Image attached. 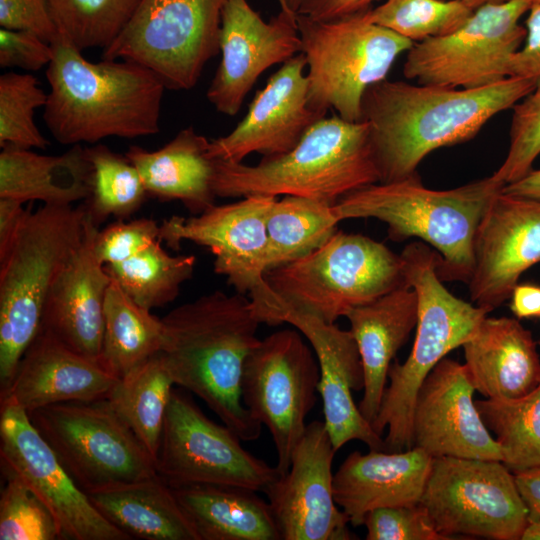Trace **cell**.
<instances>
[{
  "label": "cell",
  "instance_id": "obj_8",
  "mask_svg": "<svg viewBox=\"0 0 540 540\" xmlns=\"http://www.w3.org/2000/svg\"><path fill=\"white\" fill-rule=\"evenodd\" d=\"M283 315L296 312L326 323L408 285L400 254L361 234L337 230L310 254L265 274Z\"/></svg>",
  "mask_w": 540,
  "mask_h": 540
},
{
  "label": "cell",
  "instance_id": "obj_42",
  "mask_svg": "<svg viewBox=\"0 0 540 540\" xmlns=\"http://www.w3.org/2000/svg\"><path fill=\"white\" fill-rule=\"evenodd\" d=\"M3 476L0 540L61 539L55 518L39 498L17 477Z\"/></svg>",
  "mask_w": 540,
  "mask_h": 540
},
{
  "label": "cell",
  "instance_id": "obj_50",
  "mask_svg": "<svg viewBox=\"0 0 540 540\" xmlns=\"http://www.w3.org/2000/svg\"><path fill=\"white\" fill-rule=\"evenodd\" d=\"M22 202L0 197V258L12 245L22 223L30 209H25Z\"/></svg>",
  "mask_w": 540,
  "mask_h": 540
},
{
  "label": "cell",
  "instance_id": "obj_2",
  "mask_svg": "<svg viewBox=\"0 0 540 540\" xmlns=\"http://www.w3.org/2000/svg\"><path fill=\"white\" fill-rule=\"evenodd\" d=\"M158 353L174 384L195 394L242 441L257 440L262 425L242 401L245 361L259 343L248 296L216 290L161 318Z\"/></svg>",
  "mask_w": 540,
  "mask_h": 540
},
{
  "label": "cell",
  "instance_id": "obj_1",
  "mask_svg": "<svg viewBox=\"0 0 540 540\" xmlns=\"http://www.w3.org/2000/svg\"><path fill=\"white\" fill-rule=\"evenodd\" d=\"M535 86L519 77L472 89L386 79L373 84L364 93L361 120L369 125L380 182L418 174L430 152L473 139L492 117L512 108Z\"/></svg>",
  "mask_w": 540,
  "mask_h": 540
},
{
  "label": "cell",
  "instance_id": "obj_51",
  "mask_svg": "<svg viewBox=\"0 0 540 540\" xmlns=\"http://www.w3.org/2000/svg\"><path fill=\"white\" fill-rule=\"evenodd\" d=\"M513 474L529 519H540V465Z\"/></svg>",
  "mask_w": 540,
  "mask_h": 540
},
{
  "label": "cell",
  "instance_id": "obj_55",
  "mask_svg": "<svg viewBox=\"0 0 540 540\" xmlns=\"http://www.w3.org/2000/svg\"><path fill=\"white\" fill-rule=\"evenodd\" d=\"M454 1H457L474 11L485 5L499 4V3L506 2L508 0H454Z\"/></svg>",
  "mask_w": 540,
  "mask_h": 540
},
{
  "label": "cell",
  "instance_id": "obj_41",
  "mask_svg": "<svg viewBox=\"0 0 540 540\" xmlns=\"http://www.w3.org/2000/svg\"><path fill=\"white\" fill-rule=\"evenodd\" d=\"M48 93L31 74L7 72L0 76V147L46 149L49 141L34 122V111L44 107Z\"/></svg>",
  "mask_w": 540,
  "mask_h": 540
},
{
  "label": "cell",
  "instance_id": "obj_11",
  "mask_svg": "<svg viewBox=\"0 0 540 540\" xmlns=\"http://www.w3.org/2000/svg\"><path fill=\"white\" fill-rule=\"evenodd\" d=\"M227 0H141L103 59L127 60L154 72L165 87L193 88L219 52Z\"/></svg>",
  "mask_w": 540,
  "mask_h": 540
},
{
  "label": "cell",
  "instance_id": "obj_13",
  "mask_svg": "<svg viewBox=\"0 0 540 540\" xmlns=\"http://www.w3.org/2000/svg\"><path fill=\"white\" fill-rule=\"evenodd\" d=\"M277 197L253 195L213 205L198 215H173L160 224L159 238L178 250L184 241L208 248L214 272L237 293L247 295L260 323L277 326L279 303L268 285L266 215Z\"/></svg>",
  "mask_w": 540,
  "mask_h": 540
},
{
  "label": "cell",
  "instance_id": "obj_31",
  "mask_svg": "<svg viewBox=\"0 0 540 540\" xmlns=\"http://www.w3.org/2000/svg\"><path fill=\"white\" fill-rule=\"evenodd\" d=\"M86 494L98 512L130 539L199 540L172 488L159 476Z\"/></svg>",
  "mask_w": 540,
  "mask_h": 540
},
{
  "label": "cell",
  "instance_id": "obj_27",
  "mask_svg": "<svg viewBox=\"0 0 540 540\" xmlns=\"http://www.w3.org/2000/svg\"><path fill=\"white\" fill-rule=\"evenodd\" d=\"M461 347L469 378L486 398H519L540 385L537 342L517 318L486 315Z\"/></svg>",
  "mask_w": 540,
  "mask_h": 540
},
{
  "label": "cell",
  "instance_id": "obj_38",
  "mask_svg": "<svg viewBox=\"0 0 540 540\" xmlns=\"http://www.w3.org/2000/svg\"><path fill=\"white\" fill-rule=\"evenodd\" d=\"M91 165L90 192L83 208L97 227L113 216L125 220L147 195L139 171L126 157L103 144L85 147Z\"/></svg>",
  "mask_w": 540,
  "mask_h": 540
},
{
  "label": "cell",
  "instance_id": "obj_33",
  "mask_svg": "<svg viewBox=\"0 0 540 540\" xmlns=\"http://www.w3.org/2000/svg\"><path fill=\"white\" fill-rule=\"evenodd\" d=\"M162 339L161 318L137 304L112 280L104 304L101 366L121 378L156 356Z\"/></svg>",
  "mask_w": 540,
  "mask_h": 540
},
{
  "label": "cell",
  "instance_id": "obj_28",
  "mask_svg": "<svg viewBox=\"0 0 540 540\" xmlns=\"http://www.w3.org/2000/svg\"><path fill=\"white\" fill-rule=\"evenodd\" d=\"M364 371L359 410L371 423L378 412L392 361L417 325L418 301L409 285L349 311L345 316Z\"/></svg>",
  "mask_w": 540,
  "mask_h": 540
},
{
  "label": "cell",
  "instance_id": "obj_19",
  "mask_svg": "<svg viewBox=\"0 0 540 540\" xmlns=\"http://www.w3.org/2000/svg\"><path fill=\"white\" fill-rule=\"evenodd\" d=\"M297 14L265 21L247 0H227L221 14V61L207 90L215 109L235 116L259 76L301 52Z\"/></svg>",
  "mask_w": 540,
  "mask_h": 540
},
{
  "label": "cell",
  "instance_id": "obj_5",
  "mask_svg": "<svg viewBox=\"0 0 540 540\" xmlns=\"http://www.w3.org/2000/svg\"><path fill=\"white\" fill-rule=\"evenodd\" d=\"M214 160L216 197L300 196L335 204L346 194L380 182L369 125L336 113L315 122L286 153L255 165Z\"/></svg>",
  "mask_w": 540,
  "mask_h": 540
},
{
  "label": "cell",
  "instance_id": "obj_54",
  "mask_svg": "<svg viewBox=\"0 0 540 540\" xmlns=\"http://www.w3.org/2000/svg\"><path fill=\"white\" fill-rule=\"evenodd\" d=\"M521 540H540V519H530Z\"/></svg>",
  "mask_w": 540,
  "mask_h": 540
},
{
  "label": "cell",
  "instance_id": "obj_21",
  "mask_svg": "<svg viewBox=\"0 0 540 540\" xmlns=\"http://www.w3.org/2000/svg\"><path fill=\"white\" fill-rule=\"evenodd\" d=\"M466 367L443 358L420 386L412 413V447L432 458L499 460V444L486 427L473 398Z\"/></svg>",
  "mask_w": 540,
  "mask_h": 540
},
{
  "label": "cell",
  "instance_id": "obj_23",
  "mask_svg": "<svg viewBox=\"0 0 540 540\" xmlns=\"http://www.w3.org/2000/svg\"><path fill=\"white\" fill-rule=\"evenodd\" d=\"M283 323L299 330L313 348L320 368L318 394L322 399L324 424L333 447L363 442L384 451L383 437L362 415L353 391L364 388V371L357 343L350 330L296 312L283 315Z\"/></svg>",
  "mask_w": 540,
  "mask_h": 540
},
{
  "label": "cell",
  "instance_id": "obj_29",
  "mask_svg": "<svg viewBox=\"0 0 540 540\" xmlns=\"http://www.w3.org/2000/svg\"><path fill=\"white\" fill-rule=\"evenodd\" d=\"M210 141L187 127L155 151L132 145L125 153L140 173L148 196L180 201L198 215L215 205Z\"/></svg>",
  "mask_w": 540,
  "mask_h": 540
},
{
  "label": "cell",
  "instance_id": "obj_17",
  "mask_svg": "<svg viewBox=\"0 0 540 540\" xmlns=\"http://www.w3.org/2000/svg\"><path fill=\"white\" fill-rule=\"evenodd\" d=\"M3 475L20 479L55 518L61 539L130 540L93 506L57 455L17 404L0 401Z\"/></svg>",
  "mask_w": 540,
  "mask_h": 540
},
{
  "label": "cell",
  "instance_id": "obj_43",
  "mask_svg": "<svg viewBox=\"0 0 540 540\" xmlns=\"http://www.w3.org/2000/svg\"><path fill=\"white\" fill-rule=\"evenodd\" d=\"M512 108L508 152L492 174L503 187L527 175L540 155V83Z\"/></svg>",
  "mask_w": 540,
  "mask_h": 540
},
{
  "label": "cell",
  "instance_id": "obj_45",
  "mask_svg": "<svg viewBox=\"0 0 540 540\" xmlns=\"http://www.w3.org/2000/svg\"><path fill=\"white\" fill-rule=\"evenodd\" d=\"M160 225L153 219L118 220L98 230L95 251L103 265L123 262L159 240Z\"/></svg>",
  "mask_w": 540,
  "mask_h": 540
},
{
  "label": "cell",
  "instance_id": "obj_57",
  "mask_svg": "<svg viewBox=\"0 0 540 540\" xmlns=\"http://www.w3.org/2000/svg\"><path fill=\"white\" fill-rule=\"evenodd\" d=\"M280 7H281V10L284 11V12H287V13H290V14H296L292 11L289 10L287 4H286V0H277Z\"/></svg>",
  "mask_w": 540,
  "mask_h": 540
},
{
  "label": "cell",
  "instance_id": "obj_16",
  "mask_svg": "<svg viewBox=\"0 0 540 540\" xmlns=\"http://www.w3.org/2000/svg\"><path fill=\"white\" fill-rule=\"evenodd\" d=\"M241 441L228 426L209 419L191 396L173 389L155 461L157 474L171 488L209 484L264 492L281 474Z\"/></svg>",
  "mask_w": 540,
  "mask_h": 540
},
{
  "label": "cell",
  "instance_id": "obj_47",
  "mask_svg": "<svg viewBox=\"0 0 540 540\" xmlns=\"http://www.w3.org/2000/svg\"><path fill=\"white\" fill-rule=\"evenodd\" d=\"M0 26L32 32L49 43L58 36L49 0H0Z\"/></svg>",
  "mask_w": 540,
  "mask_h": 540
},
{
  "label": "cell",
  "instance_id": "obj_37",
  "mask_svg": "<svg viewBox=\"0 0 540 540\" xmlns=\"http://www.w3.org/2000/svg\"><path fill=\"white\" fill-rule=\"evenodd\" d=\"M475 403L512 472L540 465V385L519 398H486Z\"/></svg>",
  "mask_w": 540,
  "mask_h": 540
},
{
  "label": "cell",
  "instance_id": "obj_24",
  "mask_svg": "<svg viewBox=\"0 0 540 540\" xmlns=\"http://www.w3.org/2000/svg\"><path fill=\"white\" fill-rule=\"evenodd\" d=\"M98 230L85 212L81 243L47 296L40 328L74 352L99 363L104 304L112 278L96 255Z\"/></svg>",
  "mask_w": 540,
  "mask_h": 540
},
{
  "label": "cell",
  "instance_id": "obj_9",
  "mask_svg": "<svg viewBox=\"0 0 540 540\" xmlns=\"http://www.w3.org/2000/svg\"><path fill=\"white\" fill-rule=\"evenodd\" d=\"M301 52L308 72V103L325 114L362 119L365 91L386 79L399 55L414 42L367 20L364 11L333 20L297 14Z\"/></svg>",
  "mask_w": 540,
  "mask_h": 540
},
{
  "label": "cell",
  "instance_id": "obj_34",
  "mask_svg": "<svg viewBox=\"0 0 540 540\" xmlns=\"http://www.w3.org/2000/svg\"><path fill=\"white\" fill-rule=\"evenodd\" d=\"M173 385L157 354L119 378L107 398L154 461Z\"/></svg>",
  "mask_w": 540,
  "mask_h": 540
},
{
  "label": "cell",
  "instance_id": "obj_40",
  "mask_svg": "<svg viewBox=\"0 0 540 540\" xmlns=\"http://www.w3.org/2000/svg\"><path fill=\"white\" fill-rule=\"evenodd\" d=\"M472 12L454 0H386L364 14L370 22L416 43L455 31Z\"/></svg>",
  "mask_w": 540,
  "mask_h": 540
},
{
  "label": "cell",
  "instance_id": "obj_56",
  "mask_svg": "<svg viewBox=\"0 0 540 540\" xmlns=\"http://www.w3.org/2000/svg\"><path fill=\"white\" fill-rule=\"evenodd\" d=\"M304 2V0H286V4L290 11L297 14L301 4Z\"/></svg>",
  "mask_w": 540,
  "mask_h": 540
},
{
  "label": "cell",
  "instance_id": "obj_4",
  "mask_svg": "<svg viewBox=\"0 0 540 540\" xmlns=\"http://www.w3.org/2000/svg\"><path fill=\"white\" fill-rule=\"evenodd\" d=\"M502 188L491 175L453 189L434 190L415 174L354 190L340 198L333 211L340 222L375 218L385 223L392 241L422 240L440 255L437 273L442 281L467 284L477 229Z\"/></svg>",
  "mask_w": 540,
  "mask_h": 540
},
{
  "label": "cell",
  "instance_id": "obj_32",
  "mask_svg": "<svg viewBox=\"0 0 540 540\" xmlns=\"http://www.w3.org/2000/svg\"><path fill=\"white\" fill-rule=\"evenodd\" d=\"M199 540H281L269 503L229 485L172 488Z\"/></svg>",
  "mask_w": 540,
  "mask_h": 540
},
{
  "label": "cell",
  "instance_id": "obj_53",
  "mask_svg": "<svg viewBox=\"0 0 540 540\" xmlns=\"http://www.w3.org/2000/svg\"><path fill=\"white\" fill-rule=\"evenodd\" d=\"M507 194L540 200V169H532L518 181L502 188Z\"/></svg>",
  "mask_w": 540,
  "mask_h": 540
},
{
  "label": "cell",
  "instance_id": "obj_12",
  "mask_svg": "<svg viewBox=\"0 0 540 540\" xmlns=\"http://www.w3.org/2000/svg\"><path fill=\"white\" fill-rule=\"evenodd\" d=\"M420 504L447 540H521L530 520L513 472L499 460L433 458Z\"/></svg>",
  "mask_w": 540,
  "mask_h": 540
},
{
  "label": "cell",
  "instance_id": "obj_10",
  "mask_svg": "<svg viewBox=\"0 0 540 540\" xmlns=\"http://www.w3.org/2000/svg\"><path fill=\"white\" fill-rule=\"evenodd\" d=\"M28 416L85 492L158 476L154 459L107 399L52 404Z\"/></svg>",
  "mask_w": 540,
  "mask_h": 540
},
{
  "label": "cell",
  "instance_id": "obj_48",
  "mask_svg": "<svg viewBox=\"0 0 540 540\" xmlns=\"http://www.w3.org/2000/svg\"><path fill=\"white\" fill-rule=\"evenodd\" d=\"M525 22L524 44L511 57L510 77L540 83V4L532 3Z\"/></svg>",
  "mask_w": 540,
  "mask_h": 540
},
{
  "label": "cell",
  "instance_id": "obj_44",
  "mask_svg": "<svg viewBox=\"0 0 540 540\" xmlns=\"http://www.w3.org/2000/svg\"><path fill=\"white\" fill-rule=\"evenodd\" d=\"M367 540H447L419 503L370 511L363 522Z\"/></svg>",
  "mask_w": 540,
  "mask_h": 540
},
{
  "label": "cell",
  "instance_id": "obj_35",
  "mask_svg": "<svg viewBox=\"0 0 540 540\" xmlns=\"http://www.w3.org/2000/svg\"><path fill=\"white\" fill-rule=\"evenodd\" d=\"M329 202L300 197H278L266 215L268 270L298 260L326 243L340 222Z\"/></svg>",
  "mask_w": 540,
  "mask_h": 540
},
{
  "label": "cell",
  "instance_id": "obj_58",
  "mask_svg": "<svg viewBox=\"0 0 540 540\" xmlns=\"http://www.w3.org/2000/svg\"><path fill=\"white\" fill-rule=\"evenodd\" d=\"M531 3H539L540 4V0H530Z\"/></svg>",
  "mask_w": 540,
  "mask_h": 540
},
{
  "label": "cell",
  "instance_id": "obj_15",
  "mask_svg": "<svg viewBox=\"0 0 540 540\" xmlns=\"http://www.w3.org/2000/svg\"><path fill=\"white\" fill-rule=\"evenodd\" d=\"M530 0L482 6L455 31L416 42L403 66L407 79L419 84L480 88L510 77L512 55L526 35L520 19Z\"/></svg>",
  "mask_w": 540,
  "mask_h": 540
},
{
  "label": "cell",
  "instance_id": "obj_3",
  "mask_svg": "<svg viewBox=\"0 0 540 540\" xmlns=\"http://www.w3.org/2000/svg\"><path fill=\"white\" fill-rule=\"evenodd\" d=\"M46 70L43 120L60 144L157 134L166 89L148 68L127 60L91 62L58 34Z\"/></svg>",
  "mask_w": 540,
  "mask_h": 540
},
{
  "label": "cell",
  "instance_id": "obj_39",
  "mask_svg": "<svg viewBox=\"0 0 540 540\" xmlns=\"http://www.w3.org/2000/svg\"><path fill=\"white\" fill-rule=\"evenodd\" d=\"M141 0H49L58 34L77 49L107 48Z\"/></svg>",
  "mask_w": 540,
  "mask_h": 540
},
{
  "label": "cell",
  "instance_id": "obj_25",
  "mask_svg": "<svg viewBox=\"0 0 540 540\" xmlns=\"http://www.w3.org/2000/svg\"><path fill=\"white\" fill-rule=\"evenodd\" d=\"M118 380L40 328L0 401H11L29 414L57 403L107 399Z\"/></svg>",
  "mask_w": 540,
  "mask_h": 540
},
{
  "label": "cell",
  "instance_id": "obj_18",
  "mask_svg": "<svg viewBox=\"0 0 540 540\" xmlns=\"http://www.w3.org/2000/svg\"><path fill=\"white\" fill-rule=\"evenodd\" d=\"M324 422L307 424L288 471L264 491L281 540H350L349 519L336 503L335 453Z\"/></svg>",
  "mask_w": 540,
  "mask_h": 540
},
{
  "label": "cell",
  "instance_id": "obj_6",
  "mask_svg": "<svg viewBox=\"0 0 540 540\" xmlns=\"http://www.w3.org/2000/svg\"><path fill=\"white\" fill-rule=\"evenodd\" d=\"M406 283L417 295L416 336L403 363L392 362L376 417L375 432H385L384 451L412 448L411 422L420 386L446 355L472 335L488 314L450 293L437 273L440 255L428 244L414 241L400 253Z\"/></svg>",
  "mask_w": 540,
  "mask_h": 540
},
{
  "label": "cell",
  "instance_id": "obj_7",
  "mask_svg": "<svg viewBox=\"0 0 540 540\" xmlns=\"http://www.w3.org/2000/svg\"><path fill=\"white\" fill-rule=\"evenodd\" d=\"M83 206L43 205L29 210L0 258V396L37 335L47 296L81 243Z\"/></svg>",
  "mask_w": 540,
  "mask_h": 540
},
{
  "label": "cell",
  "instance_id": "obj_30",
  "mask_svg": "<svg viewBox=\"0 0 540 540\" xmlns=\"http://www.w3.org/2000/svg\"><path fill=\"white\" fill-rule=\"evenodd\" d=\"M0 152V197L22 203L72 205L86 200L90 192L91 165L86 149L72 145L57 156L30 149L5 146Z\"/></svg>",
  "mask_w": 540,
  "mask_h": 540
},
{
  "label": "cell",
  "instance_id": "obj_22",
  "mask_svg": "<svg viewBox=\"0 0 540 540\" xmlns=\"http://www.w3.org/2000/svg\"><path fill=\"white\" fill-rule=\"evenodd\" d=\"M305 55L282 64L258 90L246 116L228 134L210 141L212 159L242 162L251 153L263 157L288 152L305 132L325 117L308 103Z\"/></svg>",
  "mask_w": 540,
  "mask_h": 540
},
{
  "label": "cell",
  "instance_id": "obj_52",
  "mask_svg": "<svg viewBox=\"0 0 540 540\" xmlns=\"http://www.w3.org/2000/svg\"><path fill=\"white\" fill-rule=\"evenodd\" d=\"M510 301V309L517 319L540 318V285L518 283Z\"/></svg>",
  "mask_w": 540,
  "mask_h": 540
},
{
  "label": "cell",
  "instance_id": "obj_20",
  "mask_svg": "<svg viewBox=\"0 0 540 540\" xmlns=\"http://www.w3.org/2000/svg\"><path fill=\"white\" fill-rule=\"evenodd\" d=\"M540 263V200L499 192L474 240L467 283L472 303L487 313L510 299L519 278Z\"/></svg>",
  "mask_w": 540,
  "mask_h": 540
},
{
  "label": "cell",
  "instance_id": "obj_26",
  "mask_svg": "<svg viewBox=\"0 0 540 540\" xmlns=\"http://www.w3.org/2000/svg\"><path fill=\"white\" fill-rule=\"evenodd\" d=\"M432 463L433 458L416 447L399 452L354 451L334 473L336 503L355 527L363 525L374 509L417 505Z\"/></svg>",
  "mask_w": 540,
  "mask_h": 540
},
{
  "label": "cell",
  "instance_id": "obj_49",
  "mask_svg": "<svg viewBox=\"0 0 540 540\" xmlns=\"http://www.w3.org/2000/svg\"><path fill=\"white\" fill-rule=\"evenodd\" d=\"M376 0H304L297 14L316 20H333L368 9Z\"/></svg>",
  "mask_w": 540,
  "mask_h": 540
},
{
  "label": "cell",
  "instance_id": "obj_14",
  "mask_svg": "<svg viewBox=\"0 0 540 540\" xmlns=\"http://www.w3.org/2000/svg\"><path fill=\"white\" fill-rule=\"evenodd\" d=\"M305 339L299 330L289 328L260 339L242 375L243 404L269 430L281 475L290 467L308 424L306 417L317 401L320 368Z\"/></svg>",
  "mask_w": 540,
  "mask_h": 540
},
{
  "label": "cell",
  "instance_id": "obj_46",
  "mask_svg": "<svg viewBox=\"0 0 540 540\" xmlns=\"http://www.w3.org/2000/svg\"><path fill=\"white\" fill-rule=\"evenodd\" d=\"M52 44L23 30L0 29V66L29 71L40 70L53 59Z\"/></svg>",
  "mask_w": 540,
  "mask_h": 540
},
{
  "label": "cell",
  "instance_id": "obj_36",
  "mask_svg": "<svg viewBox=\"0 0 540 540\" xmlns=\"http://www.w3.org/2000/svg\"><path fill=\"white\" fill-rule=\"evenodd\" d=\"M157 240L129 259L105 265L113 281L145 309L163 307L174 301L184 282L194 272V255H171Z\"/></svg>",
  "mask_w": 540,
  "mask_h": 540
}]
</instances>
